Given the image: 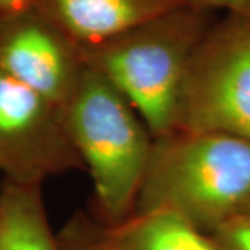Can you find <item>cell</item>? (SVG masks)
I'll use <instances>...</instances> for the list:
<instances>
[{"instance_id":"6da1fadb","label":"cell","mask_w":250,"mask_h":250,"mask_svg":"<svg viewBox=\"0 0 250 250\" xmlns=\"http://www.w3.org/2000/svg\"><path fill=\"white\" fill-rule=\"evenodd\" d=\"M214 20V11L187 1L102 43L82 47L83 60L159 138L179 129L189 68Z\"/></svg>"},{"instance_id":"7a4b0ae2","label":"cell","mask_w":250,"mask_h":250,"mask_svg":"<svg viewBox=\"0 0 250 250\" xmlns=\"http://www.w3.org/2000/svg\"><path fill=\"white\" fill-rule=\"evenodd\" d=\"M250 203V142L177 129L154 138L135 211H167L210 233Z\"/></svg>"},{"instance_id":"3957f363","label":"cell","mask_w":250,"mask_h":250,"mask_svg":"<svg viewBox=\"0 0 250 250\" xmlns=\"http://www.w3.org/2000/svg\"><path fill=\"white\" fill-rule=\"evenodd\" d=\"M62 114L92 181L95 217L104 223L124 220L134 213L150 159V129L124 96L88 65Z\"/></svg>"},{"instance_id":"277c9868","label":"cell","mask_w":250,"mask_h":250,"mask_svg":"<svg viewBox=\"0 0 250 250\" xmlns=\"http://www.w3.org/2000/svg\"><path fill=\"white\" fill-rule=\"evenodd\" d=\"M179 129L250 142V18L225 13L207 29L189 68Z\"/></svg>"},{"instance_id":"5b68a950","label":"cell","mask_w":250,"mask_h":250,"mask_svg":"<svg viewBox=\"0 0 250 250\" xmlns=\"http://www.w3.org/2000/svg\"><path fill=\"white\" fill-rule=\"evenodd\" d=\"M62 108L0 72V174L4 181L42 187L81 168Z\"/></svg>"},{"instance_id":"8992f818","label":"cell","mask_w":250,"mask_h":250,"mask_svg":"<svg viewBox=\"0 0 250 250\" xmlns=\"http://www.w3.org/2000/svg\"><path fill=\"white\" fill-rule=\"evenodd\" d=\"M85 70L82 47L34 3L0 14V72L4 75L62 108Z\"/></svg>"},{"instance_id":"52a82bcc","label":"cell","mask_w":250,"mask_h":250,"mask_svg":"<svg viewBox=\"0 0 250 250\" xmlns=\"http://www.w3.org/2000/svg\"><path fill=\"white\" fill-rule=\"evenodd\" d=\"M57 238L62 250H217L208 233L167 211H135L118 223L80 211Z\"/></svg>"},{"instance_id":"ba28073f","label":"cell","mask_w":250,"mask_h":250,"mask_svg":"<svg viewBox=\"0 0 250 250\" xmlns=\"http://www.w3.org/2000/svg\"><path fill=\"white\" fill-rule=\"evenodd\" d=\"M187 1L189 0H34V6L81 47H88Z\"/></svg>"},{"instance_id":"9c48e42d","label":"cell","mask_w":250,"mask_h":250,"mask_svg":"<svg viewBox=\"0 0 250 250\" xmlns=\"http://www.w3.org/2000/svg\"><path fill=\"white\" fill-rule=\"evenodd\" d=\"M0 250H62L49 223L41 187L3 182Z\"/></svg>"},{"instance_id":"30bf717a","label":"cell","mask_w":250,"mask_h":250,"mask_svg":"<svg viewBox=\"0 0 250 250\" xmlns=\"http://www.w3.org/2000/svg\"><path fill=\"white\" fill-rule=\"evenodd\" d=\"M208 235L217 250H250V215H238Z\"/></svg>"},{"instance_id":"8fae6325","label":"cell","mask_w":250,"mask_h":250,"mask_svg":"<svg viewBox=\"0 0 250 250\" xmlns=\"http://www.w3.org/2000/svg\"><path fill=\"white\" fill-rule=\"evenodd\" d=\"M190 3H195L197 6H202L205 9L217 11L221 10L229 14H238L242 17L250 18V0H189Z\"/></svg>"},{"instance_id":"7c38bea8","label":"cell","mask_w":250,"mask_h":250,"mask_svg":"<svg viewBox=\"0 0 250 250\" xmlns=\"http://www.w3.org/2000/svg\"><path fill=\"white\" fill-rule=\"evenodd\" d=\"M34 0H0V14L31 6Z\"/></svg>"},{"instance_id":"4fadbf2b","label":"cell","mask_w":250,"mask_h":250,"mask_svg":"<svg viewBox=\"0 0 250 250\" xmlns=\"http://www.w3.org/2000/svg\"><path fill=\"white\" fill-rule=\"evenodd\" d=\"M243 214H245V215H250V203H249V206L246 207V210L243 211ZM241 215H242V214H241Z\"/></svg>"}]
</instances>
